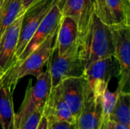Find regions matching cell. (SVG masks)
<instances>
[{
	"label": "cell",
	"instance_id": "6da1fadb",
	"mask_svg": "<svg viewBox=\"0 0 130 129\" xmlns=\"http://www.w3.org/2000/svg\"><path fill=\"white\" fill-rule=\"evenodd\" d=\"M59 27L31 53L22 60H16L2 75L5 85L13 94L18 81L25 76L33 75L37 78L43 72L53 52Z\"/></svg>",
	"mask_w": 130,
	"mask_h": 129
},
{
	"label": "cell",
	"instance_id": "8992f818",
	"mask_svg": "<svg viewBox=\"0 0 130 129\" xmlns=\"http://www.w3.org/2000/svg\"><path fill=\"white\" fill-rule=\"evenodd\" d=\"M120 76V66L113 56L99 59L89 65L84 73L94 96L102 95L110 81Z\"/></svg>",
	"mask_w": 130,
	"mask_h": 129
},
{
	"label": "cell",
	"instance_id": "277c9868",
	"mask_svg": "<svg viewBox=\"0 0 130 129\" xmlns=\"http://www.w3.org/2000/svg\"><path fill=\"white\" fill-rule=\"evenodd\" d=\"M47 65L50 67L52 87L66 78L84 76L85 65L80 54L79 43L62 56H58L53 50Z\"/></svg>",
	"mask_w": 130,
	"mask_h": 129
},
{
	"label": "cell",
	"instance_id": "3957f363",
	"mask_svg": "<svg viewBox=\"0 0 130 129\" xmlns=\"http://www.w3.org/2000/svg\"><path fill=\"white\" fill-rule=\"evenodd\" d=\"M46 66V70L36 78L34 86L31 85V81L29 82L22 104L14 116L15 129L20 128L34 112L43 109L52 89L50 67L47 64Z\"/></svg>",
	"mask_w": 130,
	"mask_h": 129
},
{
	"label": "cell",
	"instance_id": "5bb4252c",
	"mask_svg": "<svg viewBox=\"0 0 130 129\" xmlns=\"http://www.w3.org/2000/svg\"><path fill=\"white\" fill-rule=\"evenodd\" d=\"M78 43H79V36L75 22L69 17L62 16L54 52L58 56H62Z\"/></svg>",
	"mask_w": 130,
	"mask_h": 129
},
{
	"label": "cell",
	"instance_id": "44dd1931",
	"mask_svg": "<svg viewBox=\"0 0 130 129\" xmlns=\"http://www.w3.org/2000/svg\"><path fill=\"white\" fill-rule=\"evenodd\" d=\"M43 109H37L26 120L24 125L18 129H37L43 116Z\"/></svg>",
	"mask_w": 130,
	"mask_h": 129
},
{
	"label": "cell",
	"instance_id": "5b68a950",
	"mask_svg": "<svg viewBox=\"0 0 130 129\" xmlns=\"http://www.w3.org/2000/svg\"><path fill=\"white\" fill-rule=\"evenodd\" d=\"M57 0H35L23 14L15 59H18L40 24Z\"/></svg>",
	"mask_w": 130,
	"mask_h": 129
},
{
	"label": "cell",
	"instance_id": "603a6c76",
	"mask_svg": "<svg viewBox=\"0 0 130 129\" xmlns=\"http://www.w3.org/2000/svg\"><path fill=\"white\" fill-rule=\"evenodd\" d=\"M49 128V123H48V120L46 118L45 116H42L41 117V119L38 124V126L37 129H48Z\"/></svg>",
	"mask_w": 130,
	"mask_h": 129
},
{
	"label": "cell",
	"instance_id": "2e32d148",
	"mask_svg": "<svg viewBox=\"0 0 130 129\" xmlns=\"http://www.w3.org/2000/svg\"><path fill=\"white\" fill-rule=\"evenodd\" d=\"M113 25L130 26V0H106Z\"/></svg>",
	"mask_w": 130,
	"mask_h": 129
},
{
	"label": "cell",
	"instance_id": "8fae6325",
	"mask_svg": "<svg viewBox=\"0 0 130 129\" xmlns=\"http://www.w3.org/2000/svg\"><path fill=\"white\" fill-rule=\"evenodd\" d=\"M61 17L62 14L56 1L50 11L38 26L35 33L17 60L24 59L30 53L35 50L59 27Z\"/></svg>",
	"mask_w": 130,
	"mask_h": 129
},
{
	"label": "cell",
	"instance_id": "7a4b0ae2",
	"mask_svg": "<svg viewBox=\"0 0 130 129\" xmlns=\"http://www.w3.org/2000/svg\"><path fill=\"white\" fill-rule=\"evenodd\" d=\"M79 44L85 70L94 62L113 56L114 46L110 25L104 23L94 14L90 27Z\"/></svg>",
	"mask_w": 130,
	"mask_h": 129
},
{
	"label": "cell",
	"instance_id": "7c38bea8",
	"mask_svg": "<svg viewBox=\"0 0 130 129\" xmlns=\"http://www.w3.org/2000/svg\"><path fill=\"white\" fill-rule=\"evenodd\" d=\"M43 114L47 119L49 124L56 122L76 123V119L62 96L59 84L52 87L43 107Z\"/></svg>",
	"mask_w": 130,
	"mask_h": 129
},
{
	"label": "cell",
	"instance_id": "d4e9b609",
	"mask_svg": "<svg viewBox=\"0 0 130 129\" xmlns=\"http://www.w3.org/2000/svg\"><path fill=\"white\" fill-rule=\"evenodd\" d=\"M35 0H22V5H21V13H24L25 10L28 8V6L34 2Z\"/></svg>",
	"mask_w": 130,
	"mask_h": 129
},
{
	"label": "cell",
	"instance_id": "ba28073f",
	"mask_svg": "<svg viewBox=\"0 0 130 129\" xmlns=\"http://www.w3.org/2000/svg\"><path fill=\"white\" fill-rule=\"evenodd\" d=\"M62 16L69 17L75 22L79 42L86 34L95 14L94 0H57Z\"/></svg>",
	"mask_w": 130,
	"mask_h": 129
},
{
	"label": "cell",
	"instance_id": "cb8c5ba5",
	"mask_svg": "<svg viewBox=\"0 0 130 129\" xmlns=\"http://www.w3.org/2000/svg\"><path fill=\"white\" fill-rule=\"evenodd\" d=\"M102 129H116V122L108 119L103 124Z\"/></svg>",
	"mask_w": 130,
	"mask_h": 129
},
{
	"label": "cell",
	"instance_id": "4fadbf2b",
	"mask_svg": "<svg viewBox=\"0 0 130 129\" xmlns=\"http://www.w3.org/2000/svg\"><path fill=\"white\" fill-rule=\"evenodd\" d=\"M103 106L102 95H91L85 101L77 119V129H102Z\"/></svg>",
	"mask_w": 130,
	"mask_h": 129
},
{
	"label": "cell",
	"instance_id": "d6986e66",
	"mask_svg": "<svg viewBox=\"0 0 130 129\" xmlns=\"http://www.w3.org/2000/svg\"><path fill=\"white\" fill-rule=\"evenodd\" d=\"M121 91L117 88L115 92H111L107 87L102 94V106H103V121L104 123L109 119V117L114 108L117 97Z\"/></svg>",
	"mask_w": 130,
	"mask_h": 129
},
{
	"label": "cell",
	"instance_id": "ac0fdd59",
	"mask_svg": "<svg viewBox=\"0 0 130 129\" xmlns=\"http://www.w3.org/2000/svg\"><path fill=\"white\" fill-rule=\"evenodd\" d=\"M22 0H6L0 11V40L8 26L21 13Z\"/></svg>",
	"mask_w": 130,
	"mask_h": 129
},
{
	"label": "cell",
	"instance_id": "52a82bcc",
	"mask_svg": "<svg viewBox=\"0 0 130 129\" xmlns=\"http://www.w3.org/2000/svg\"><path fill=\"white\" fill-rule=\"evenodd\" d=\"M113 33L114 52L113 56L120 66V80L117 89L124 91L129 83L130 26L110 25Z\"/></svg>",
	"mask_w": 130,
	"mask_h": 129
},
{
	"label": "cell",
	"instance_id": "9c48e42d",
	"mask_svg": "<svg viewBox=\"0 0 130 129\" xmlns=\"http://www.w3.org/2000/svg\"><path fill=\"white\" fill-rule=\"evenodd\" d=\"M59 85L62 96L77 121L85 101L93 94L88 81L84 76L72 77L64 79Z\"/></svg>",
	"mask_w": 130,
	"mask_h": 129
},
{
	"label": "cell",
	"instance_id": "30bf717a",
	"mask_svg": "<svg viewBox=\"0 0 130 129\" xmlns=\"http://www.w3.org/2000/svg\"><path fill=\"white\" fill-rule=\"evenodd\" d=\"M23 14L18 15L8 26L0 40V73L2 74L5 73L16 61L15 52L18 43Z\"/></svg>",
	"mask_w": 130,
	"mask_h": 129
},
{
	"label": "cell",
	"instance_id": "ffe728a7",
	"mask_svg": "<svg viewBox=\"0 0 130 129\" xmlns=\"http://www.w3.org/2000/svg\"><path fill=\"white\" fill-rule=\"evenodd\" d=\"M95 14L99 17V18L107 25H113L106 0H94Z\"/></svg>",
	"mask_w": 130,
	"mask_h": 129
},
{
	"label": "cell",
	"instance_id": "484cf974",
	"mask_svg": "<svg viewBox=\"0 0 130 129\" xmlns=\"http://www.w3.org/2000/svg\"><path fill=\"white\" fill-rule=\"evenodd\" d=\"M5 1L6 0H0V11H1V10H2V7H3V5H4L5 2Z\"/></svg>",
	"mask_w": 130,
	"mask_h": 129
},
{
	"label": "cell",
	"instance_id": "e0dca14e",
	"mask_svg": "<svg viewBox=\"0 0 130 129\" xmlns=\"http://www.w3.org/2000/svg\"><path fill=\"white\" fill-rule=\"evenodd\" d=\"M109 119L130 127V94L129 92L121 91L119 94Z\"/></svg>",
	"mask_w": 130,
	"mask_h": 129
},
{
	"label": "cell",
	"instance_id": "7402d4cb",
	"mask_svg": "<svg viewBox=\"0 0 130 129\" xmlns=\"http://www.w3.org/2000/svg\"><path fill=\"white\" fill-rule=\"evenodd\" d=\"M48 129H77L76 123H69L66 122H56L49 124Z\"/></svg>",
	"mask_w": 130,
	"mask_h": 129
},
{
	"label": "cell",
	"instance_id": "9a60e30c",
	"mask_svg": "<svg viewBox=\"0 0 130 129\" xmlns=\"http://www.w3.org/2000/svg\"><path fill=\"white\" fill-rule=\"evenodd\" d=\"M12 93L5 85L0 73V125L2 129H15Z\"/></svg>",
	"mask_w": 130,
	"mask_h": 129
}]
</instances>
